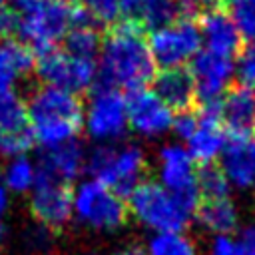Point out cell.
<instances>
[{
    "label": "cell",
    "mask_w": 255,
    "mask_h": 255,
    "mask_svg": "<svg viewBox=\"0 0 255 255\" xmlns=\"http://www.w3.org/2000/svg\"><path fill=\"white\" fill-rule=\"evenodd\" d=\"M155 76V64L143 38V28L131 18L116 22L102 40L94 88H145Z\"/></svg>",
    "instance_id": "cell-1"
},
{
    "label": "cell",
    "mask_w": 255,
    "mask_h": 255,
    "mask_svg": "<svg viewBox=\"0 0 255 255\" xmlns=\"http://www.w3.org/2000/svg\"><path fill=\"white\" fill-rule=\"evenodd\" d=\"M26 112L32 137L42 149H54L76 139L84 120V108L76 94L46 84L28 94Z\"/></svg>",
    "instance_id": "cell-2"
},
{
    "label": "cell",
    "mask_w": 255,
    "mask_h": 255,
    "mask_svg": "<svg viewBox=\"0 0 255 255\" xmlns=\"http://www.w3.org/2000/svg\"><path fill=\"white\" fill-rule=\"evenodd\" d=\"M18 14V36L28 48L44 52L54 48L74 26L76 4L66 0H10Z\"/></svg>",
    "instance_id": "cell-3"
},
{
    "label": "cell",
    "mask_w": 255,
    "mask_h": 255,
    "mask_svg": "<svg viewBox=\"0 0 255 255\" xmlns=\"http://www.w3.org/2000/svg\"><path fill=\"white\" fill-rule=\"evenodd\" d=\"M128 209L141 225L153 229L155 233H181L193 217L155 181H141L129 193Z\"/></svg>",
    "instance_id": "cell-4"
},
{
    "label": "cell",
    "mask_w": 255,
    "mask_h": 255,
    "mask_svg": "<svg viewBox=\"0 0 255 255\" xmlns=\"http://www.w3.org/2000/svg\"><path fill=\"white\" fill-rule=\"evenodd\" d=\"M74 215L90 229L114 231L126 223L128 205L104 183L86 179L74 189Z\"/></svg>",
    "instance_id": "cell-5"
},
{
    "label": "cell",
    "mask_w": 255,
    "mask_h": 255,
    "mask_svg": "<svg viewBox=\"0 0 255 255\" xmlns=\"http://www.w3.org/2000/svg\"><path fill=\"white\" fill-rule=\"evenodd\" d=\"M157 177L159 185L169 191L187 213L195 215L201 203V195L197 191V167L183 145H161L157 153Z\"/></svg>",
    "instance_id": "cell-6"
},
{
    "label": "cell",
    "mask_w": 255,
    "mask_h": 255,
    "mask_svg": "<svg viewBox=\"0 0 255 255\" xmlns=\"http://www.w3.org/2000/svg\"><path fill=\"white\" fill-rule=\"evenodd\" d=\"M34 72L46 86H54L78 96V92L90 90L96 84L98 66L94 60H80L54 46L38 54Z\"/></svg>",
    "instance_id": "cell-7"
},
{
    "label": "cell",
    "mask_w": 255,
    "mask_h": 255,
    "mask_svg": "<svg viewBox=\"0 0 255 255\" xmlns=\"http://www.w3.org/2000/svg\"><path fill=\"white\" fill-rule=\"evenodd\" d=\"M84 126L98 143H112L128 131V106L120 90L92 88V98L84 110Z\"/></svg>",
    "instance_id": "cell-8"
},
{
    "label": "cell",
    "mask_w": 255,
    "mask_h": 255,
    "mask_svg": "<svg viewBox=\"0 0 255 255\" xmlns=\"http://www.w3.org/2000/svg\"><path fill=\"white\" fill-rule=\"evenodd\" d=\"M147 48L153 64L169 70L183 68L201 50V32L195 22L177 20L163 28H157L147 38Z\"/></svg>",
    "instance_id": "cell-9"
},
{
    "label": "cell",
    "mask_w": 255,
    "mask_h": 255,
    "mask_svg": "<svg viewBox=\"0 0 255 255\" xmlns=\"http://www.w3.org/2000/svg\"><path fill=\"white\" fill-rule=\"evenodd\" d=\"M30 211L34 219L50 229L64 227L74 215V191L68 183L38 175L30 191Z\"/></svg>",
    "instance_id": "cell-10"
},
{
    "label": "cell",
    "mask_w": 255,
    "mask_h": 255,
    "mask_svg": "<svg viewBox=\"0 0 255 255\" xmlns=\"http://www.w3.org/2000/svg\"><path fill=\"white\" fill-rule=\"evenodd\" d=\"M189 64V74L195 84V100L201 104L221 100L223 92L229 90V84L235 76L233 58L203 48L193 56Z\"/></svg>",
    "instance_id": "cell-11"
},
{
    "label": "cell",
    "mask_w": 255,
    "mask_h": 255,
    "mask_svg": "<svg viewBox=\"0 0 255 255\" xmlns=\"http://www.w3.org/2000/svg\"><path fill=\"white\" fill-rule=\"evenodd\" d=\"M128 124L133 131L143 137H159L171 129L173 112L147 88L129 90L126 98Z\"/></svg>",
    "instance_id": "cell-12"
},
{
    "label": "cell",
    "mask_w": 255,
    "mask_h": 255,
    "mask_svg": "<svg viewBox=\"0 0 255 255\" xmlns=\"http://www.w3.org/2000/svg\"><path fill=\"white\" fill-rule=\"evenodd\" d=\"M143 173H145L143 149L137 145H124V147H114L106 169L96 181L104 183L124 199L129 197V193L141 183Z\"/></svg>",
    "instance_id": "cell-13"
},
{
    "label": "cell",
    "mask_w": 255,
    "mask_h": 255,
    "mask_svg": "<svg viewBox=\"0 0 255 255\" xmlns=\"http://www.w3.org/2000/svg\"><path fill=\"white\" fill-rule=\"evenodd\" d=\"M219 167L229 185L237 189H255V133L227 139Z\"/></svg>",
    "instance_id": "cell-14"
},
{
    "label": "cell",
    "mask_w": 255,
    "mask_h": 255,
    "mask_svg": "<svg viewBox=\"0 0 255 255\" xmlns=\"http://www.w3.org/2000/svg\"><path fill=\"white\" fill-rule=\"evenodd\" d=\"M86 167V149L78 139H72L54 149H42L36 163L38 175L68 183L78 179Z\"/></svg>",
    "instance_id": "cell-15"
},
{
    "label": "cell",
    "mask_w": 255,
    "mask_h": 255,
    "mask_svg": "<svg viewBox=\"0 0 255 255\" xmlns=\"http://www.w3.org/2000/svg\"><path fill=\"white\" fill-rule=\"evenodd\" d=\"M221 124L231 137H247L255 131V90L229 88L221 100Z\"/></svg>",
    "instance_id": "cell-16"
},
{
    "label": "cell",
    "mask_w": 255,
    "mask_h": 255,
    "mask_svg": "<svg viewBox=\"0 0 255 255\" xmlns=\"http://www.w3.org/2000/svg\"><path fill=\"white\" fill-rule=\"evenodd\" d=\"M199 32L201 42H205V48L223 56L233 58L241 50V34L233 22V18L221 10V8H209L199 18Z\"/></svg>",
    "instance_id": "cell-17"
},
{
    "label": "cell",
    "mask_w": 255,
    "mask_h": 255,
    "mask_svg": "<svg viewBox=\"0 0 255 255\" xmlns=\"http://www.w3.org/2000/svg\"><path fill=\"white\" fill-rule=\"evenodd\" d=\"M153 94L171 110L187 112L195 102V84L185 68L161 70L153 76Z\"/></svg>",
    "instance_id": "cell-18"
},
{
    "label": "cell",
    "mask_w": 255,
    "mask_h": 255,
    "mask_svg": "<svg viewBox=\"0 0 255 255\" xmlns=\"http://www.w3.org/2000/svg\"><path fill=\"white\" fill-rule=\"evenodd\" d=\"M197 120H199L197 129L187 139V151L193 161L201 165H209L217 157H221L227 145V133L225 128L221 126V120L201 118V116H197Z\"/></svg>",
    "instance_id": "cell-19"
},
{
    "label": "cell",
    "mask_w": 255,
    "mask_h": 255,
    "mask_svg": "<svg viewBox=\"0 0 255 255\" xmlns=\"http://www.w3.org/2000/svg\"><path fill=\"white\" fill-rule=\"evenodd\" d=\"M34 52L24 42L0 40V94L10 92L14 84L34 70Z\"/></svg>",
    "instance_id": "cell-20"
},
{
    "label": "cell",
    "mask_w": 255,
    "mask_h": 255,
    "mask_svg": "<svg viewBox=\"0 0 255 255\" xmlns=\"http://www.w3.org/2000/svg\"><path fill=\"white\" fill-rule=\"evenodd\" d=\"M195 217L207 231L215 235H229L239 223L237 207L229 197L201 201L195 211Z\"/></svg>",
    "instance_id": "cell-21"
},
{
    "label": "cell",
    "mask_w": 255,
    "mask_h": 255,
    "mask_svg": "<svg viewBox=\"0 0 255 255\" xmlns=\"http://www.w3.org/2000/svg\"><path fill=\"white\" fill-rule=\"evenodd\" d=\"M102 34L96 24H78L64 36V52L80 60H94L102 50Z\"/></svg>",
    "instance_id": "cell-22"
},
{
    "label": "cell",
    "mask_w": 255,
    "mask_h": 255,
    "mask_svg": "<svg viewBox=\"0 0 255 255\" xmlns=\"http://www.w3.org/2000/svg\"><path fill=\"white\" fill-rule=\"evenodd\" d=\"M0 179H2L0 183L4 185L6 191H12V193L32 191V187L36 183V163L26 155L12 157L4 163Z\"/></svg>",
    "instance_id": "cell-23"
},
{
    "label": "cell",
    "mask_w": 255,
    "mask_h": 255,
    "mask_svg": "<svg viewBox=\"0 0 255 255\" xmlns=\"http://www.w3.org/2000/svg\"><path fill=\"white\" fill-rule=\"evenodd\" d=\"M133 20L139 22L141 28H149L151 32L173 24L177 22L175 0H141Z\"/></svg>",
    "instance_id": "cell-24"
},
{
    "label": "cell",
    "mask_w": 255,
    "mask_h": 255,
    "mask_svg": "<svg viewBox=\"0 0 255 255\" xmlns=\"http://www.w3.org/2000/svg\"><path fill=\"white\" fill-rule=\"evenodd\" d=\"M30 129L26 102L14 92L0 94V131H24Z\"/></svg>",
    "instance_id": "cell-25"
},
{
    "label": "cell",
    "mask_w": 255,
    "mask_h": 255,
    "mask_svg": "<svg viewBox=\"0 0 255 255\" xmlns=\"http://www.w3.org/2000/svg\"><path fill=\"white\" fill-rule=\"evenodd\" d=\"M145 255H197V249L185 233H153L147 239Z\"/></svg>",
    "instance_id": "cell-26"
},
{
    "label": "cell",
    "mask_w": 255,
    "mask_h": 255,
    "mask_svg": "<svg viewBox=\"0 0 255 255\" xmlns=\"http://www.w3.org/2000/svg\"><path fill=\"white\" fill-rule=\"evenodd\" d=\"M229 189H231V185L219 165L209 163V165H201L197 169V191L201 195V201L229 197Z\"/></svg>",
    "instance_id": "cell-27"
},
{
    "label": "cell",
    "mask_w": 255,
    "mask_h": 255,
    "mask_svg": "<svg viewBox=\"0 0 255 255\" xmlns=\"http://www.w3.org/2000/svg\"><path fill=\"white\" fill-rule=\"evenodd\" d=\"M34 137L32 129L24 131H0V157L12 159L18 155H26V151L32 147Z\"/></svg>",
    "instance_id": "cell-28"
},
{
    "label": "cell",
    "mask_w": 255,
    "mask_h": 255,
    "mask_svg": "<svg viewBox=\"0 0 255 255\" xmlns=\"http://www.w3.org/2000/svg\"><path fill=\"white\" fill-rule=\"evenodd\" d=\"M86 12L92 16L96 24H116L120 22V16L124 14L122 10V0H84Z\"/></svg>",
    "instance_id": "cell-29"
},
{
    "label": "cell",
    "mask_w": 255,
    "mask_h": 255,
    "mask_svg": "<svg viewBox=\"0 0 255 255\" xmlns=\"http://www.w3.org/2000/svg\"><path fill=\"white\" fill-rule=\"evenodd\" d=\"M235 76L239 86L255 90V40L241 48L239 58L235 62Z\"/></svg>",
    "instance_id": "cell-30"
},
{
    "label": "cell",
    "mask_w": 255,
    "mask_h": 255,
    "mask_svg": "<svg viewBox=\"0 0 255 255\" xmlns=\"http://www.w3.org/2000/svg\"><path fill=\"white\" fill-rule=\"evenodd\" d=\"M54 229H50V227H46V225H42V223H38V225H32L26 233H24V243H26V247L30 249V251H34V253H44V251H48L50 247H52V243H54V233H52Z\"/></svg>",
    "instance_id": "cell-31"
},
{
    "label": "cell",
    "mask_w": 255,
    "mask_h": 255,
    "mask_svg": "<svg viewBox=\"0 0 255 255\" xmlns=\"http://www.w3.org/2000/svg\"><path fill=\"white\" fill-rule=\"evenodd\" d=\"M209 255H253L241 239L231 235H215L209 245Z\"/></svg>",
    "instance_id": "cell-32"
},
{
    "label": "cell",
    "mask_w": 255,
    "mask_h": 255,
    "mask_svg": "<svg viewBox=\"0 0 255 255\" xmlns=\"http://www.w3.org/2000/svg\"><path fill=\"white\" fill-rule=\"evenodd\" d=\"M197 124H199L197 114H193L191 110H187V112H177V114L173 116L171 131H173L179 139H185V141H187V139L193 135V131L197 129Z\"/></svg>",
    "instance_id": "cell-33"
},
{
    "label": "cell",
    "mask_w": 255,
    "mask_h": 255,
    "mask_svg": "<svg viewBox=\"0 0 255 255\" xmlns=\"http://www.w3.org/2000/svg\"><path fill=\"white\" fill-rule=\"evenodd\" d=\"M12 34H18V14L4 4L0 8V38L8 40Z\"/></svg>",
    "instance_id": "cell-34"
},
{
    "label": "cell",
    "mask_w": 255,
    "mask_h": 255,
    "mask_svg": "<svg viewBox=\"0 0 255 255\" xmlns=\"http://www.w3.org/2000/svg\"><path fill=\"white\" fill-rule=\"evenodd\" d=\"M175 12H177V20L193 22V18L199 16L201 12V2L199 0H175Z\"/></svg>",
    "instance_id": "cell-35"
},
{
    "label": "cell",
    "mask_w": 255,
    "mask_h": 255,
    "mask_svg": "<svg viewBox=\"0 0 255 255\" xmlns=\"http://www.w3.org/2000/svg\"><path fill=\"white\" fill-rule=\"evenodd\" d=\"M245 245H247V249L255 255V223H251V225H247L243 231H241V237H239Z\"/></svg>",
    "instance_id": "cell-36"
},
{
    "label": "cell",
    "mask_w": 255,
    "mask_h": 255,
    "mask_svg": "<svg viewBox=\"0 0 255 255\" xmlns=\"http://www.w3.org/2000/svg\"><path fill=\"white\" fill-rule=\"evenodd\" d=\"M110 255H145V249L139 247V245H126L122 249H116L114 253Z\"/></svg>",
    "instance_id": "cell-37"
},
{
    "label": "cell",
    "mask_w": 255,
    "mask_h": 255,
    "mask_svg": "<svg viewBox=\"0 0 255 255\" xmlns=\"http://www.w3.org/2000/svg\"><path fill=\"white\" fill-rule=\"evenodd\" d=\"M6 207H8V191H6L4 185L0 183V215L6 211Z\"/></svg>",
    "instance_id": "cell-38"
},
{
    "label": "cell",
    "mask_w": 255,
    "mask_h": 255,
    "mask_svg": "<svg viewBox=\"0 0 255 255\" xmlns=\"http://www.w3.org/2000/svg\"><path fill=\"white\" fill-rule=\"evenodd\" d=\"M227 4V8L231 6H237V4H249V2H255V0H223Z\"/></svg>",
    "instance_id": "cell-39"
},
{
    "label": "cell",
    "mask_w": 255,
    "mask_h": 255,
    "mask_svg": "<svg viewBox=\"0 0 255 255\" xmlns=\"http://www.w3.org/2000/svg\"><path fill=\"white\" fill-rule=\"evenodd\" d=\"M2 239H4V225H2V219H0V245H2Z\"/></svg>",
    "instance_id": "cell-40"
},
{
    "label": "cell",
    "mask_w": 255,
    "mask_h": 255,
    "mask_svg": "<svg viewBox=\"0 0 255 255\" xmlns=\"http://www.w3.org/2000/svg\"><path fill=\"white\" fill-rule=\"evenodd\" d=\"M199 2H201V6H203V4H209V6H211V4H215V2H219V0H199Z\"/></svg>",
    "instance_id": "cell-41"
},
{
    "label": "cell",
    "mask_w": 255,
    "mask_h": 255,
    "mask_svg": "<svg viewBox=\"0 0 255 255\" xmlns=\"http://www.w3.org/2000/svg\"><path fill=\"white\" fill-rule=\"evenodd\" d=\"M66 2H70V4H78L80 0H66Z\"/></svg>",
    "instance_id": "cell-42"
},
{
    "label": "cell",
    "mask_w": 255,
    "mask_h": 255,
    "mask_svg": "<svg viewBox=\"0 0 255 255\" xmlns=\"http://www.w3.org/2000/svg\"><path fill=\"white\" fill-rule=\"evenodd\" d=\"M2 6H4V0H0V8H2Z\"/></svg>",
    "instance_id": "cell-43"
}]
</instances>
